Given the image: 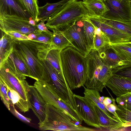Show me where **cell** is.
<instances>
[{"label":"cell","mask_w":131,"mask_h":131,"mask_svg":"<svg viewBox=\"0 0 131 131\" xmlns=\"http://www.w3.org/2000/svg\"><path fill=\"white\" fill-rule=\"evenodd\" d=\"M82 3L89 16L103 17L109 10L103 0H83Z\"/></svg>","instance_id":"cell-20"},{"label":"cell","mask_w":131,"mask_h":131,"mask_svg":"<svg viewBox=\"0 0 131 131\" xmlns=\"http://www.w3.org/2000/svg\"><path fill=\"white\" fill-rule=\"evenodd\" d=\"M102 102L105 106L108 104L113 103V99L108 97H105Z\"/></svg>","instance_id":"cell-41"},{"label":"cell","mask_w":131,"mask_h":131,"mask_svg":"<svg viewBox=\"0 0 131 131\" xmlns=\"http://www.w3.org/2000/svg\"><path fill=\"white\" fill-rule=\"evenodd\" d=\"M129 43L131 45V42H129Z\"/></svg>","instance_id":"cell-42"},{"label":"cell","mask_w":131,"mask_h":131,"mask_svg":"<svg viewBox=\"0 0 131 131\" xmlns=\"http://www.w3.org/2000/svg\"><path fill=\"white\" fill-rule=\"evenodd\" d=\"M61 59L63 73L71 89L83 87L87 77L86 57L69 46L62 50Z\"/></svg>","instance_id":"cell-1"},{"label":"cell","mask_w":131,"mask_h":131,"mask_svg":"<svg viewBox=\"0 0 131 131\" xmlns=\"http://www.w3.org/2000/svg\"><path fill=\"white\" fill-rule=\"evenodd\" d=\"M41 130L94 131L96 130L82 126L69 115L54 106L46 104L45 117L43 121L39 123Z\"/></svg>","instance_id":"cell-5"},{"label":"cell","mask_w":131,"mask_h":131,"mask_svg":"<svg viewBox=\"0 0 131 131\" xmlns=\"http://www.w3.org/2000/svg\"><path fill=\"white\" fill-rule=\"evenodd\" d=\"M77 110L84 122L88 125L94 127L100 130L101 127L93 105L84 97L74 93Z\"/></svg>","instance_id":"cell-14"},{"label":"cell","mask_w":131,"mask_h":131,"mask_svg":"<svg viewBox=\"0 0 131 131\" xmlns=\"http://www.w3.org/2000/svg\"><path fill=\"white\" fill-rule=\"evenodd\" d=\"M94 27L95 34L93 49L97 50L111 43L108 38L99 29Z\"/></svg>","instance_id":"cell-33"},{"label":"cell","mask_w":131,"mask_h":131,"mask_svg":"<svg viewBox=\"0 0 131 131\" xmlns=\"http://www.w3.org/2000/svg\"><path fill=\"white\" fill-rule=\"evenodd\" d=\"M86 57L87 77L84 85L88 89H96L102 92L113 75L112 69L105 64L94 49L90 51Z\"/></svg>","instance_id":"cell-4"},{"label":"cell","mask_w":131,"mask_h":131,"mask_svg":"<svg viewBox=\"0 0 131 131\" xmlns=\"http://www.w3.org/2000/svg\"><path fill=\"white\" fill-rule=\"evenodd\" d=\"M0 95L1 99L8 110L10 109V103L6 87L4 83L0 80Z\"/></svg>","instance_id":"cell-36"},{"label":"cell","mask_w":131,"mask_h":131,"mask_svg":"<svg viewBox=\"0 0 131 131\" xmlns=\"http://www.w3.org/2000/svg\"><path fill=\"white\" fill-rule=\"evenodd\" d=\"M6 17L28 21L33 19L18 0H0V18Z\"/></svg>","instance_id":"cell-13"},{"label":"cell","mask_w":131,"mask_h":131,"mask_svg":"<svg viewBox=\"0 0 131 131\" xmlns=\"http://www.w3.org/2000/svg\"><path fill=\"white\" fill-rule=\"evenodd\" d=\"M113 103L108 104L105 106L107 109L111 113L114 115L120 121L116 112V104L115 103V100L112 98Z\"/></svg>","instance_id":"cell-39"},{"label":"cell","mask_w":131,"mask_h":131,"mask_svg":"<svg viewBox=\"0 0 131 131\" xmlns=\"http://www.w3.org/2000/svg\"><path fill=\"white\" fill-rule=\"evenodd\" d=\"M86 19L106 36L108 38L111 43L131 42V36L104 23L97 18L88 15Z\"/></svg>","instance_id":"cell-12"},{"label":"cell","mask_w":131,"mask_h":131,"mask_svg":"<svg viewBox=\"0 0 131 131\" xmlns=\"http://www.w3.org/2000/svg\"><path fill=\"white\" fill-rule=\"evenodd\" d=\"M115 101L118 104L131 111V92L117 97Z\"/></svg>","instance_id":"cell-35"},{"label":"cell","mask_w":131,"mask_h":131,"mask_svg":"<svg viewBox=\"0 0 131 131\" xmlns=\"http://www.w3.org/2000/svg\"><path fill=\"white\" fill-rule=\"evenodd\" d=\"M47 104L51 105L69 115L75 121L81 119L79 113L68 103L64 101L58 95L49 82L36 81L34 84Z\"/></svg>","instance_id":"cell-6"},{"label":"cell","mask_w":131,"mask_h":131,"mask_svg":"<svg viewBox=\"0 0 131 131\" xmlns=\"http://www.w3.org/2000/svg\"><path fill=\"white\" fill-rule=\"evenodd\" d=\"M53 32L39 31L27 35L28 40L35 41L50 46Z\"/></svg>","instance_id":"cell-31"},{"label":"cell","mask_w":131,"mask_h":131,"mask_svg":"<svg viewBox=\"0 0 131 131\" xmlns=\"http://www.w3.org/2000/svg\"><path fill=\"white\" fill-rule=\"evenodd\" d=\"M0 80L16 91L23 99L29 102L30 85L25 79L18 77L3 66L0 67Z\"/></svg>","instance_id":"cell-9"},{"label":"cell","mask_w":131,"mask_h":131,"mask_svg":"<svg viewBox=\"0 0 131 131\" xmlns=\"http://www.w3.org/2000/svg\"><path fill=\"white\" fill-rule=\"evenodd\" d=\"M97 51L103 63L112 69L130 64L126 62L118 56L110 44L105 45Z\"/></svg>","instance_id":"cell-16"},{"label":"cell","mask_w":131,"mask_h":131,"mask_svg":"<svg viewBox=\"0 0 131 131\" xmlns=\"http://www.w3.org/2000/svg\"><path fill=\"white\" fill-rule=\"evenodd\" d=\"M1 31L0 41V67L5 63L13 50V41L6 33Z\"/></svg>","instance_id":"cell-22"},{"label":"cell","mask_w":131,"mask_h":131,"mask_svg":"<svg viewBox=\"0 0 131 131\" xmlns=\"http://www.w3.org/2000/svg\"><path fill=\"white\" fill-rule=\"evenodd\" d=\"M18 0L33 19L37 23V18L39 13V7L38 5L37 0Z\"/></svg>","instance_id":"cell-30"},{"label":"cell","mask_w":131,"mask_h":131,"mask_svg":"<svg viewBox=\"0 0 131 131\" xmlns=\"http://www.w3.org/2000/svg\"><path fill=\"white\" fill-rule=\"evenodd\" d=\"M106 86L117 97L131 92V78L113 74L107 82Z\"/></svg>","instance_id":"cell-17"},{"label":"cell","mask_w":131,"mask_h":131,"mask_svg":"<svg viewBox=\"0 0 131 131\" xmlns=\"http://www.w3.org/2000/svg\"><path fill=\"white\" fill-rule=\"evenodd\" d=\"M12 106L11 108L10 107V111L18 119L26 123H30L31 121V119L24 116L19 113L15 109L14 105Z\"/></svg>","instance_id":"cell-38"},{"label":"cell","mask_w":131,"mask_h":131,"mask_svg":"<svg viewBox=\"0 0 131 131\" xmlns=\"http://www.w3.org/2000/svg\"><path fill=\"white\" fill-rule=\"evenodd\" d=\"M5 32L11 38L13 41L28 40L27 35L18 32Z\"/></svg>","instance_id":"cell-37"},{"label":"cell","mask_w":131,"mask_h":131,"mask_svg":"<svg viewBox=\"0 0 131 131\" xmlns=\"http://www.w3.org/2000/svg\"><path fill=\"white\" fill-rule=\"evenodd\" d=\"M62 50L57 48L40 50L38 52V56L41 60H45L49 62L64 77L61 66V53Z\"/></svg>","instance_id":"cell-19"},{"label":"cell","mask_w":131,"mask_h":131,"mask_svg":"<svg viewBox=\"0 0 131 131\" xmlns=\"http://www.w3.org/2000/svg\"><path fill=\"white\" fill-rule=\"evenodd\" d=\"M29 21L12 17L0 18V29L4 32H15L26 35L41 31Z\"/></svg>","instance_id":"cell-11"},{"label":"cell","mask_w":131,"mask_h":131,"mask_svg":"<svg viewBox=\"0 0 131 131\" xmlns=\"http://www.w3.org/2000/svg\"><path fill=\"white\" fill-rule=\"evenodd\" d=\"M83 87L84 89V97L86 101L91 105L99 107L110 117L119 120L107 109L103 103L100 101L101 96L99 91L96 89H88L84 86Z\"/></svg>","instance_id":"cell-21"},{"label":"cell","mask_w":131,"mask_h":131,"mask_svg":"<svg viewBox=\"0 0 131 131\" xmlns=\"http://www.w3.org/2000/svg\"><path fill=\"white\" fill-rule=\"evenodd\" d=\"M8 57L19 74L25 77H30L27 66L15 51L13 50Z\"/></svg>","instance_id":"cell-28"},{"label":"cell","mask_w":131,"mask_h":131,"mask_svg":"<svg viewBox=\"0 0 131 131\" xmlns=\"http://www.w3.org/2000/svg\"><path fill=\"white\" fill-rule=\"evenodd\" d=\"M50 79V82L56 91L59 96L66 102L70 104L78 111L74 93L69 88L64 77L48 61L43 60Z\"/></svg>","instance_id":"cell-7"},{"label":"cell","mask_w":131,"mask_h":131,"mask_svg":"<svg viewBox=\"0 0 131 131\" xmlns=\"http://www.w3.org/2000/svg\"><path fill=\"white\" fill-rule=\"evenodd\" d=\"M29 94V103L31 109L39 120L43 122L45 117L46 103L39 93L34 86L30 85Z\"/></svg>","instance_id":"cell-15"},{"label":"cell","mask_w":131,"mask_h":131,"mask_svg":"<svg viewBox=\"0 0 131 131\" xmlns=\"http://www.w3.org/2000/svg\"><path fill=\"white\" fill-rule=\"evenodd\" d=\"M82 1L71 0L61 6L49 18L46 24L48 29L63 31L88 17Z\"/></svg>","instance_id":"cell-3"},{"label":"cell","mask_w":131,"mask_h":131,"mask_svg":"<svg viewBox=\"0 0 131 131\" xmlns=\"http://www.w3.org/2000/svg\"><path fill=\"white\" fill-rule=\"evenodd\" d=\"M51 30L53 31V34L50 49L57 48L62 50L68 46H71L70 42L61 31L54 29Z\"/></svg>","instance_id":"cell-26"},{"label":"cell","mask_w":131,"mask_h":131,"mask_svg":"<svg viewBox=\"0 0 131 131\" xmlns=\"http://www.w3.org/2000/svg\"><path fill=\"white\" fill-rule=\"evenodd\" d=\"M4 84L6 88L10 106H16L21 112L25 113L28 111L30 109L28 102L23 99L16 91Z\"/></svg>","instance_id":"cell-24"},{"label":"cell","mask_w":131,"mask_h":131,"mask_svg":"<svg viewBox=\"0 0 131 131\" xmlns=\"http://www.w3.org/2000/svg\"><path fill=\"white\" fill-rule=\"evenodd\" d=\"M43 46L37 42L31 40L13 41V50L26 64L30 72V78L36 81L49 82L50 81L44 61L38 56L40 50H44Z\"/></svg>","instance_id":"cell-2"},{"label":"cell","mask_w":131,"mask_h":131,"mask_svg":"<svg viewBox=\"0 0 131 131\" xmlns=\"http://www.w3.org/2000/svg\"><path fill=\"white\" fill-rule=\"evenodd\" d=\"M45 21H41L36 26L39 30L41 31H44L48 32H51L48 30V27L45 24Z\"/></svg>","instance_id":"cell-40"},{"label":"cell","mask_w":131,"mask_h":131,"mask_svg":"<svg viewBox=\"0 0 131 131\" xmlns=\"http://www.w3.org/2000/svg\"><path fill=\"white\" fill-rule=\"evenodd\" d=\"M112 70L114 75L131 78V63L114 69Z\"/></svg>","instance_id":"cell-34"},{"label":"cell","mask_w":131,"mask_h":131,"mask_svg":"<svg viewBox=\"0 0 131 131\" xmlns=\"http://www.w3.org/2000/svg\"><path fill=\"white\" fill-rule=\"evenodd\" d=\"M109 9L104 16L118 21H131V0H103Z\"/></svg>","instance_id":"cell-8"},{"label":"cell","mask_w":131,"mask_h":131,"mask_svg":"<svg viewBox=\"0 0 131 131\" xmlns=\"http://www.w3.org/2000/svg\"><path fill=\"white\" fill-rule=\"evenodd\" d=\"M97 117L101 131H117L124 128L120 121L112 118L97 106L92 105Z\"/></svg>","instance_id":"cell-18"},{"label":"cell","mask_w":131,"mask_h":131,"mask_svg":"<svg viewBox=\"0 0 131 131\" xmlns=\"http://www.w3.org/2000/svg\"><path fill=\"white\" fill-rule=\"evenodd\" d=\"M71 0H61L56 3H47L44 6L39 7V13L37 23L42 21H46L61 6Z\"/></svg>","instance_id":"cell-23"},{"label":"cell","mask_w":131,"mask_h":131,"mask_svg":"<svg viewBox=\"0 0 131 131\" xmlns=\"http://www.w3.org/2000/svg\"><path fill=\"white\" fill-rule=\"evenodd\" d=\"M83 21H77L61 31L71 43V46L85 56L88 54L83 32Z\"/></svg>","instance_id":"cell-10"},{"label":"cell","mask_w":131,"mask_h":131,"mask_svg":"<svg viewBox=\"0 0 131 131\" xmlns=\"http://www.w3.org/2000/svg\"><path fill=\"white\" fill-rule=\"evenodd\" d=\"M83 21V32L84 39L88 53L94 48L95 37L94 25L86 18Z\"/></svg>","instance_id":"cell-25"},{"label":"cell","mask_w":131,"mask_h":131,"mask_svg":"<svg viewBox=\"0 0 131 131\" xmlns=\"http://www.w3.org/2000/svg\"><path fill=\"white\" fill-rule=\"evenodd\" d=\"M95 17L97 18L102 21L122 32L131 36V21L114 20L108 19L103 17Z\"/></svg>","instance_id":"cell-29"},{"label":"cell","mask_w":131,"mask_h":131,"mask_svg":"<svg viewBox=\"0 0 131 131\" xmlns=\"http://www.w3.org/2000/svg\"><path fill=\"white\" fill-rule=\"evenodd\" d=\"M110 45L122 59L131 63V45L129 42L111 43Z\"/></svg>","instance_id":"cell-27"},{"label":"cell","mask_w":131,"mask_h":131,"mask_svg":"<svg viewBox=\"0 0 131 131\" xmlns=\"http://www.w3.org/2000/svg\"><path fill=\"white\" fill-rule=\"evenodd\" d=\"M116 107V112L124 128L131 126V111L118 104Z\"/></svg>","instance_id":"cell-32"}]
</instances>
